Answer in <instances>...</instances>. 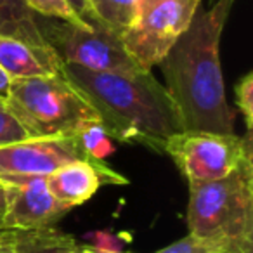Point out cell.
I'll use <instances>...</instances> for the list:
<instances>
[{
    "mask_svg": "<svg viewBox=\"0 0 253 253\" xmlns=\"http://www.w3.org/2000/svg\"><path fill=\"white\" fill-rule=\"evenodd\" d=\"M7 193V210L2 229L52 227L71 208L50 194L47 179L40 175H0Z\"/></svg>",
    "mask_w": 253,
    "mask_h": 253,
    "instance_id": "obj_8",
    "label": "cell"
},
{
    "mask_svg": "<svg viewBox=\"0 0 253 253\" xmlns=\"http://www.w3.org/2000/svg\"><path fill=\"white\" fill-rule=\"evenodd\" d=\"M64 75L97 111L108 137L163 153L167 139L180 132L175 106L151 71L97 73L64 64Z\"/></svg>",
    "mask_w": 253,
    "mask_h": 253,
    "instance_id": "obj_2",
    "label": "cell"
},
{
    "mask_svg": "<svg viewBox=\"0 0 253 253\" xmlns=\"http://www.w3.org/2000/svg\"><path fill=\"white\" fill-rule=\"evenodd\" d=\"M0 68L11 80L64 75V63L43 39L0 35Z\"/></svg>",
    "mask_w": 253,
    "mask_h": 253,
    "instance_id": "obj_11",
    "label": "cell"
},
{
    "mask_svg": "<svg viewBox=\"0 0 253 253\" xmlns=\"http://www.w3.org/2000/svg\"><path fill=\"white\" fill-rule=\"evenodd\" d=\"M236 104L246 125V134H252L253 126V71L245 73L234 85Z\"/></svg>",
    "mask_w": 253,
    "mask_h": 253,
    "instance_id": "obj_16",
    "label": "cell"
},
{
    "mask_svg": "<svg viewBox=\"0 0 253 253\" xmlns=\"http://www.w3.org/2000/svg\"><path fill=\"white\" fill-rule=\"evenodd\" d=\"M68 5H70L71 9H73L75 12H77L78 16H80L82 19H84L85 23H88L90 26H94V21H92V14H90V7H88V2L87 0H66Z\"/></svg>",
    "mask_w": 253,
    "mask_h": 253,
    "instance_id": "obj_19",
    "label": "cell"
},
{
    "mask_svg": "<svg viewBox=\"0 0 253 253\" xmlns=\"http://www.w3.org/2000/svg\"><path fill=\"white\" fill-rule=\"evenodd\" d=\"M42 39L56 50L64 64L97 73H134L139 71L126 54L122 40L102 28H78L59 19L35 14ZM144 71V70H142Z\"/></svg>",
    "mask_w": 253,
    "mask_h": 253,
    "instance_id": "obj_6",
    "label": "cell"
},
{
    "mask_svg": "<svg viewBox=\"0 0 253 253\" xmlns=\"http://www.w3.org/2000/svg\"><path fill=\"white\" fill-rule=\"evenodd\" d=\"M4 104L33 139L75 135L88 123L101 122L97 111L66 75L12 80Z\"/></svg>",
    "mask_w": 253,
    "mask_h": 253,
    "instance_id": "obj_4",
    "label": "cell"
},
{
    "mask_svg": "<svg viewBox=\"0 0 253 253\" xmlns=\"http://www.w3.org/2000/svg\"><path fill=\"white\" fill-rule=\"evenodd\" d=\"M47 179L50 194L68 208L88 201L104 184H126L128 179L115 172L104 160H78L57 169Z\"/></svg>",
    "mask_w": 253,
    "mask_h": 253,
    "instance_id": "obj_10",
    "label": "cell"
},
{
    "mask_svg": "<svg viewBox=\"0 0 253 253\" xmlns=\"http://www.w3.org/2000/svg\"><path fill=\"white\" fill-rule=\"evenodd\" d=\"M11 84H12V80L7 77V75H5V71L0 68V101H2V102H4L5 97H7L9 88H11Z\"/></svg>",
    "mask_w": 253,
    "mask_h": 253,
    "instance_id": "obj_21",
    "label": "cell"
},
{
    "mask_svg": "<svg viewBox=\"0 0 253 253\" xmlns=\"http://www.w3.org/2000/svg\"><path fill=\"white\" fill-rule=\"evenodd\" d=\"M187 227L213 253H253V156L222 179L189 184Z\"/></svg>",
    "mask_w": 253,
    "mask_h": 253,
    "instance_id": "obj_3",
    "label": "cell"
},
{
    "mask_svg": "<svg viewBox=\"0 0 253 253\" xmlns=\"http://www.w3.org/2000/svg\"><path fill=\"white\" fill-rule=\"evenodd\" d=\"M163 153L173 160L187 184L218 180L253 156L252 134L179 132L167 139Z\"/></svg>",
    "mask_w": 253,
    "mask_h": 253,
    "instance_id": "obj_5",
    "label": "cell"
},
{
    "mask_svg": "<svg viewBox=\"0 0 253 253\" xmlns=\"http://www.w3.org/2000/svg\"><path fill=\"white\" fill-rule=\"evenodd\" d=\"M158 2H162V0H135V16L141 14V12L146 11V9H149L151 5L158 4ZM182 2L193 9H198V5L201 4V0H182Z\"/></svg>",
    "mask_w": 253,
    "mask_h": 253,
    "instance_id": "obj_20",
    "label": "cell"
},
{
    "mask_svg": "<svg viewBox=\"0 0 253 253\" xmlns=\"http://www.w3.org/2000/svg\"><path fill=\"white\" fill-rule=\"evenodd\" d=\"M26 7L37 16L42 18H52L64 21L68 25L78 26V28H94L88 23H85L73 9L68 5L66 0H23Z\"/></svg>",
    "mask_w": 253,
    "mask_h": 253,
    "instance_id": "obj_14",
    "label": "cell"
},
{
    "mask_svg": "<svg viewBox=\"0 0 253 253\" xmlns=\"http://www.w3.org/2000/svg\"><path fill=\"white\" fill-rule=\"evenodd\" d=\"M50 253H123L116 248H106V246H88V245H77L75 248L57 250Z\"/></svg>",
    "mask_w": 253,
    "mask_h": 253,
    "instance_id": "obj_18",
    "label": "cell"
},
{
    "mask_svg": "<svg viewBox=\"0 0 253 253\" xmlns=\"http://www.w3.org/2000/svg\"><path fill=\"white\" fill-rule=\"evenodd\" d=\"M5 210H7V193H5V187L0 184V229L4 227Z\"/></svg>",
    "mask_w": 253,
    "mask_h": 253,
    "instance_id": "obj_22",
    "label": "cell"
},
{
    "mask_svg": "<svg viewBox=\"0 0 253 253\" xmlns=\"http://www.w3.org/2000/svg\"><path fill=\"white\" fill-rule=\"evenodd\" d=\"M224 26L200 4L187 30L158 64L180 132L234 134L236 113L225 99L218 56Z\"/></svg>",
    "mask_w": 253,
    "mask_h": 253,
    "instance_id": "obj_1",
    "label": "cell"
},
{
    "mask_svg": "<svg viewBox=\"0 0 253 253\" xmlns=\"http://www.w3.org/2000/svg\"><path fill=\"white\" fill-rule=\"evenodd\" d=\"M95 28L122 39L135 18V0H87Z\"/></svg>",
    "mask_w": 253,
    "mask_h": 253,
    "instance_id": "obj_12",
    "label": "cell"
},
{
    "mask_svg": "<svg viewBox=\"0 0 253 253\" xmlns=\"http://www.w3.org/2000/svg\"><path fill=\"white\" fill-rule=\"evenodd\" d=\"M194 12L182 0H162L135 16L120 39L135 66L144 71L158 66L187 30Z\"/></svg>",
    "mask_w": 253,
    "mask_h": 253,
    "instance_id": "obj_7",
    "label": "cell"
},
{
    "mask_svg": "<svg viewBox=\"0 0 253 253\" xmlns=\"http://www.w3.org/2000/svg\"><path fill=\"white\" fill-rule=\"evenodd\" d=\"M78 160H101L85 151L78 134L32 139L0 149V175L47 177Z\"/></svg>",
    "mask_w": 253,
    "mask_h": 253,
    "instance_id": "obj_9",
    "label": "cell"
},
{
    "mask_svg": "<svg viewBox=\"0 0 253 253\" xmlns=\"http://www.w3.org/2000/svg\"><path fill=\"white\" fill-rule=\"evenodd\" d=\"M0 35L30 40L42 39L35 25V14L23 0H0Z\"/></svg>",
    "mask_w": 253,
    "mask_h": 253,
    "instance_id": "obj_13",
    "label": "cell"
},
{
    "mask_svg": "<svg viewBox=\"0 0 253 253\" xmlns=\"http://www.w3.org/2000/svg\"><path fill=\"white\" fill-rule=\"evenodd\" d=\"M156 253H213L207 248L205 245H201L200 241L193 238V236L187 234L186 238L179 239V241L172 243V245L165 246L163 250Z\"/></svg>",
    "mask_w": 253,
    "mask_h": 253,
    "instance_id": "obj_17",
    "label": "cell"
},
{
    "mask_svg": "<svg viewBox=\"0 0 253 253\" xmlns=\"http://www.w3.org/2000/svg\"><path fill=\"white\" fill-rule=\"evenodd\" d=\"M32 139L33 135L28 132V128L0 101V149L32 141Z\"/></svg>",
    "mask_w": 253,
    "mask_h": 253,
    "instance_id": "obj_15",
    "label": "cell"
}]
</instances>
